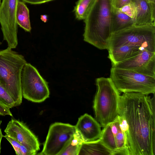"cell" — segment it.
I'll use <instances>...</instances> for the list:
<instances>
[{"mask_svg": "<svg viewBox=\"0 0 155 155\" xmlns=\"http://www.w3.org/2000/svg\"><path fill=\"white\" fill-rule=\"evenodd\" d=\"M119 9L122 12L132 18L134 21L135 16L136 10L135 6L132 2H131Z\"/></svg>", "mask_w": 155, "mask_h": 155, "instance_id": "cell-23", "label": "cell"}, {"mask_svg": "<svg viewBox=\"0 0 155 155\" xmlns=\"http://www.w3.org/2000/svg\"><path fill=\"white\" fill-rule=\"evenodd\" d=\"M99 139L112 152L113 155H117V151L116 141L110 124L104 127Z\"/></svg>", "mask_w": 155, "mask_h": 155, "instance_id": "cell-20", "label": "cell"}, {"mask_svg": "<svg viewBox=\"0 0 155 155\" xmlns=\"http://www.w3.org/2000/svg\"><path fill=\"white\" fill-rule=\"evenodd\" d=\"M3 137H5L11 144L15 151L16 154L17 155H21L20 151V147L21 144L15 139L6 134Z\"/></svg>", "mask_w": 155, "mask_h": 155, "instance_id": "cell-24", "label": "cell"}, {"mask_svg": "<svg viewBox=\"0 0 155 155\" xmlns=\"http://www.w3.org/2000/svg\"><path fill=\"white\" fill-rule=\"evenodd\" d=\"M0 103L10 108L15 107V102L0 83Z\"/></svg>", "mask_w": 155, "mask_h": 155, "instance_id": "cell-22", "label": "cell"}, {"mask_svg": "<svg viewBox=\"0 0 155 155\" xmlns=\"http://www.w3.org/2000/svg\"><path fill=\"white\" fill-rule=\"evenodd\" d=\"M24 2L31 4L36 5L44 3L54 0H20Z\"/></svg>", "mask_w": 155, "mask_h": 155, "instance_id": "cell-27", "label": "cell"}, {"mask_svg": "<svg viewBox=\"0 0 155 155\" xmlns=\"http://www.w3.org/2000/svg\"><path fill=\"white\" fill-rule=\"evenodd\" d=\"M126 45L155 52V25H134L112 34L107 50Z\"/></svg>", "mask_w": 155, "mask_h": 155, "instance_id": "cell-6", "label": "cell"}, {"mask_svg": "<svg viewBox=\"0 0 155 155\" xmlns=\"http://www.w3.org/2000/svg\"><path fill=\"white\" fill-rule=\"evenodd\" d=\"M96 84L97 90L93 108L96 120L104 127L119 115L120 95L110 77L97 78Z\"/></svg>", "mask_w": 155, "mask_h": 155, "instance_id": "cell-4", "label": "cell"}, {"mask_svg": "<svg viewBox=\"0 0 155 155\" xmlns=\"http://www.w3.org/2000/svg\"><path fill=\"white\" fill-rule=\"evenodd\" d=\"M83 142L80 134L76 130L59 155H78Z\"/></svg>", "mask_w": 155, "mask_h": 155, "instance_id": "cell-19", "label": "cell"}, {"mask_svg": "<svg viewBox=\"0 0 155 155\" xmlns=\"http://www.w3.org/2000/svg\"><path fill=\"white\" fill-rule=\"evenodd\" d=\"M76 131L75 126L70 124L61 122L52 124L39 154L59 155Z\"/></svg>", "mask_w": 155, "mask_h": 155, "instance_id": "cell-8", "label": "cell"}, {"mask_svg": "<svg viewBox=\"0 0 155 155\" xmlns=\"http://www.w3.org/2000/svg\"><path fill=\"white\" fill-rule=\"evenodd\" d=\"M1 42L0 41V45L1 44Z\"/></svg>", "mask_w": 155, "mask_h": 155, "instance_id": "cell-32", "label": "cell"}, {"mask_svg": "<svg viewBox=\"0 0 155 155\" xmlns=\"http://www.w3.org/2000/svg\"><path fill=\"white\" fill-rule=\"evenodd\" d=\"M21 82L22 96L28 100L41 103L49 97L48 83L30 63L27 62L23 66Z\"/></svg>", "mask_w": 155, "mask_h": 155, "instance_id": "cell-7", "label": "cell"}, {"mask_svg": "<svg viewBox=\"0 0 155 155\" xmlns=\"http://www.w3.org/2000/svg\"><path fill=\"white\" fill-rule=\"evenodd\" d=\"M110 78L120 92L155 94V77L112 66Z\"/></svg>", "mask_w": 155, "mask_h": 155, "instance_id": "cell-5", "label": "cell"}, {"mask_svg": "<svg viewBox=\"0 0 155 155\" xmlns=\"http://www.w3.org/2000/svg\"><path fill=\"white\" fill-rule=\"evenodd\" d=\"M20 0H2L0 5V24L3 40L8 47L15 48L18 45L16 9Z\"/></svg>", "mask_w": 155, "mask_h": 155, "instance_id": "cell-9", "label": "cell"}, {"mask_svg": "<svg viewBox=\"0 0 155 155\" xmlns=\"http://www.w3.org/2000/svg\"><path fill=\"white\" fill-rule=\"evenodd\" d=\"M143 49H144L136 45H123L108 50V57L113 65L133 58L139 53L140 50Z\"/></svg>", "mask_w": 155, "mask_h": 155, "instance_id": "cell-14", "label": "cell"}, {"mask_svg": "<svg viewBox=\"0 0 155 155\" xmlns=\"http://www.w3.org/2000/svg\"><path fill=\"white\" fill-rule=\"evenodd\" d=\"M113 7L112 0H93L84 19V41L101 50L108 48Z\"/></svg>", "mask_w": 155, "mask_h": 155, "instance_id": "cell-2", "label": "cell"}, {"mask_svg": "<svg viewBox=\"0 0 155 155\" xmlns=\"http://www.w3.org/2000/svg\"><path fill=\"white\" fill-rule=\"evenodd\" d=\"M109 124L116 141L117 151V155H125V137L120 125L118 116Z\"/></svg>", "mask_w": 155, "mask_h": 155, "instance_id": "cell-18", "label": "cell"}, {"mask_svg": "<svg viewBox=\"0 0 155 155\" xmlns=\"http://www.w3.org/2000/svg\"><path fill=\"white\" fill-rule=\"evenodd\" d=\"M1 0H0V5H1Z\"/></svg>", "mask_w": 155, "mask_h": 155, "instance_id": "cell-31", "label": "cell"}, {"mask_svg": "<svg viewBox=\"0 0 155 155\" xmlns=\"http://www.w3.org/2000/svg\"><path fill=\"white\" fill-rule=\"evenodd\" d=\"M155 99L139 93L120 95L118 117L126 155H155Z\"/></svg>", "mask_w": 155, "mask_h": 155, "instance_id": "cell-1", "label": "cell"}, {"mask_svg": "<svg viewBox=\"0 0 155 155\" xmlns=\"http://www.w3.org/2000/svg\"><path fill=\"white\" fill-rule=\"evenodd\" d=\"M10 109L0 103V115L3 116L8 115L12 117V114L11 112Z\"/></svg>", "mask_w": 155, "mask_h": 155, "instance_id": "cell-26", "label": "cell"}, {"mask_svg": "<svg viewBox=\"0 0 155 155\" xmlns=\"http://www.w3.org/2000/svg\"><path fill=\"white\" fill-rule=\"evenodd\" d=\"M6 134L28 149L37 152L40 144L37 137L23 122L12 119L4 130Z\"/></svg>", "mask_w": 155, "mask_h": 155, "instance_id": "cell-11", "label": "cell"}, {"mask_svg": "<svg viewBox=\"0 0 155 155\" xmlns=\"http://www.w3.org/2000/svg\"><path fill=\"white\" fill-rule=\"evenodd\" d=\"M16 18L18 25L25 31H31V27L29 10L25 3L22 1H19L18 3Z\"/></svg>", "mask_w": 155, "mask_h": 155, "instance_id": "cell-17", "label": "cell"}, {"mask_svg": "<svg viewBox=\"0 0 155 155\" xmlns=\"http://www.w3.org/2000/svg\"><path fill=\"white\" fill-rule=\"evenodd\" d=\"M2 123V121L0 120V154L1 153V142L2 141V139L3 137H4V135H3L1 130V124Z\"/></svg>", "mask_w": 155, "mask_h": 155, "instance_id": "cell-29", "label": "cell"}, {"mask_svg": "<svg viewBox=\"0 0 155 155\" xmlns=\"http://www.w3.org/2000/svg\"><path fill=\"white\" fill-rule=\"evenodd\" d=\"M136 10L134 25H155V3L148 0H131Z\"/></svg>", "mask_w": 155, "mask_h": 155, "instance_id": "cell-13", "label": "cell"}, {"mask_svg": "<svg viewBox=\"0 0 155 155\" xmlns=\"http://www.w3.org/2000/svg\"><path fill=\"white\" fill-rule=\"evenodd\" d=\"M112 66L132 70L155 78V52L141 50L133 58Z\"/></svg>", "mask_w": 155, "mask_h": 155, "instance_id": "cell-10", "label": "cell"}, {"mask_svg": "<svg viewBox=\"0 0 155 155\" xmlns=\"http://www.w3.org/2000/svg\"><path fill=\"white\" fill-rule=\"evenodd\" d=\"M93 0H78L74 11L76 18L78 20H84Z\"/></svg>", "mask_w": 155, "mask_h": 155, "instance_id": "cell-21", "label": "cell"}, {"mask_svg": "<svg viewBox=\"0 0 155 155\" xmlns=\"http://www.w3.org/2000/svg\"><path fill=\"white\" fill-rule=\"evenodd\" d=\"M40 18L42 21L44 22H46L48 20V16L46 15H41Z\"/></svg>", "mask_w": 155, "mask_h": 155, "instance_id": "cell-28", "label": "cell"}, {"mask_svg": "<svg viewBox=\"0 0 155 155\" xmlns=\"http://www.w3.org/2000/svg\"><path fill=\"white\" fill-rule=\"evenodd\" d=\"M131 1V0H112L113 5L115 8H120L130 3Z\"/></svg>", "mask_w": 155, "mask_h": 155, "instance_id": "cell-25", "label": "cell"}, {"mask_svg": "<svg viewBox=\"0 0 155 155\" xmlns=\"http://www.w3.org/2000/svg\"><path fill=\"white\" fill-rule=\"evenodd\" d=\"M101 127L96 119L87 114L79 117L75 125L76 130L80 134L84 142L99 139L101 133Z\"/></svg>", "mask_w": 155, "mask_h": 155, "instance_id": "cell-12", "label": "cell"}, {"mask_svg": "<svg viewBox=\"0 0 155 155\" xmlns=\"http://www.w3.org/2000/svg\"><path fill=\"white\" fill-rule=\"evenodd\" d=\"M80 155H113V153L99 139L95 141L83 142L78 154Z\"/></svg>", "mask_w": 155, "mask_h": 155, "instance_id": "cell-16", "label": "cell"}, {"mask_svg": "<svg viewBox=\"0 0 155 155\" xmlns=\"http://www.w3.org/2000/svg\"><path fill=\"white\" fill-rule=\"evenodd\" d=\"M27 63L24 57L8 47L0 49V83L15 102V107L22 102L21 78Z\"/></svg>", "mask_w": 155, "mask_h": 155, "instance_id": "cell-3", "label": "cell"}, {"mask_svg": "<svg viewBox=\"0 0 155 155\" xmlns=\"http://www.w3.org/2000/svg\"><path fill=\"white\" fill-rule=\"evenodd\" d=\"M134 25L133 19L119 8L113 7L112 17V34L130 27Z\"/></svg>", "mask_w": 155, "mask_h": 155, "instance_id": "cell-15", "label": "cell"}, {"mask_svg": "<svg viewBox=\"0 0 155 155\" xmlns=\"http://www.w3.org/2000/svg\"><path fill=\"white\" fill-rule=\"evenodd\" d=\"M148 0L150 2L155 3V0Z\"/></svg>", "mask_w": 155, "mask_h": 155, "instance_id": "cell-30", "label": "cell"}]
</instances>
